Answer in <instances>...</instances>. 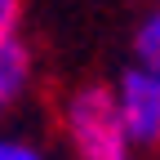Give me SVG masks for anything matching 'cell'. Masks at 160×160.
<instances>
[{
  "mask_svg": "<svg viewBox=\"0 0 160 160\" xmlns=\"http://www.w3.org/2000/svg\"><path fill=\"white\" fill-rule=\"evenodd\" d=\"M58 125H62L71 160H138L129 133L116 116L107 80H85V85L67 89L58 102Z\"/></svg>",
  "mask_w": 160,
  "mask_h": 160,
  "instance_id": "cell-1",
  "label": "cell"
},
{
  "mask_svg": "<svg viewBox=\"0 0 160 160\" xmlns=\"http://www.w3.org/2000/svg\"><path fill=\"white\" fill-rule=\"evenodd\" d=\"M111 102L133 151H160V71H147L138 62L120 67V76L111 80Z\"/></svg>",
  "mask_w": 160,
  "mask_h": 160,
  "instance_id": "cell-2",
  "label": "cell"
},
{
  "mask_svg": "<svg viewBox=\"0 0 160 160\" xmlns=\"http://www.w3.org/2000/svg\"><path fill=\"white\" fill-rule=\"evenodd\" d=\"M36 85V53L22 36L0 40V120L13 116L27 102V93Z\"/></svg>",
  "mask_w": 160,
  "mask_h": 160,
  "instance_id": "cell-3",
  "label": "cell"
},
{
  "mask_svg": "<svg viewBox=\"0 0 160 160\" xmlns=\"http://www.w3.org/2000/svg\"><path fill=\"white\" fill-rule=\"evenodd\" d=\"M133 62L147 71H160V5H151L133 27Z\"/></svg>",
  "mask_w": 160,
  "mask_h": 160,
  "instance_id": "cell-4",
  "label": "cell"
},
{
  "mask_svg": "<svg viewBox=\"0 0 160 160\" xmlns=\"http://www.w3.org/2000/svg\"><path fill=\"white\" fill-rule=\"evenodd\" d=\"M0 160H53V156H49V147H40L27 133L0 129Z\"/></svg>",
  "mask_w": 160,
  "mask_h": 160,
  "instance_id": "cell-5",
  "label": "cell"
},
{
  "mask_svg": "<svg viewBox=\"0 0 160 160\" xmlns=\"http://www.w3.org/2000/svg\"><path fill=\"white\" fill-rule=\"evenodd\" d=\"M156 5H160V0H156Z\"/></svg>",
  "mask_w": 160,
  "mask_h": 160,
  "instance_id": "cell-6",
  "label": "cell"
}]
</instances>
